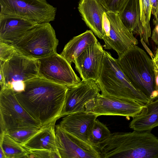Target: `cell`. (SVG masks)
<instances>
[{
    "label": "cell",
    "instance_id": "1",
    "mask_svg": "<svg viewBox=\"0 0 158 158\" xmlns=\"http://www.w3.org/2000/svg\"><path fill=\"white\" fill-rule=\"evenodd\" d=\"M24 82V90L15 95L33 118L42 127L62 117L68 87L39 76Z\"/></svg>",
    "mask_w": 158,
    "mask_h": 158
},
{
    "label": "cell",
    "instance_id": "2",
    "mask_svg": "<svg viewBox=\"0 0 158 158\" xmlns=\"http://www.w3.org/2000/svg\"><path fill=\"white\" fill-rule=\"evenodd\" d=\"M95 147L100 158H158V138L150 131L114 132Z\"/></svg>",
    "mask_w": 158,
    "mask_h": 158
},
{
    "label": "cell",
    "instance_id": "3",
    "mask_svg": "<svg viewBox=\"0 0 158 158\" xmlns=\"http://www.w3.org/2000/svg\"><path fill=\"white\" fill-rule=\"evenodd\" d=\"M117 60L121 70L135 88L151 102L157 98L153 60L143 50L135 46Z\"/></svg>",
    "mask_w": 158,
    "mask_h": 158
},
{
    "label": "cell",
    "instance_id": "4",
    "mask_svg": "<svg viewBox=\"0 0 158 158\" xmlns=\"http://www.w3.org/2000/svg\"><path fill=\"white\" fill-rule=\"evenodd\" d=\"M97 81L102 94L129 99L143 104L151 102L133 86L120 68L117 59L108 52L105 51Z\"/></svg>",
    "mask_w": 158,
    "mask_h": 158
},
{
    "label": "cell",
    "instance_id": "5",
    "mask_svg": "<svg viewBox=\"0 0 158 158\" xmlns=\"http://www.w3.org/2000/svg\"><path fill=\"white\" fill-rule=\"evenodd\" d=\"M58 44L55 31L48 23L37 24L13 45L22 54L38 59L57 53Z\"/></svg>",
    "mask_w": 158,
    "mask_h": 158
},
{
    "label": "cell",
    "instance_id": "6",
    "mask_svg": "<svg viewBox=\"0 0 158 158\" xmlns=\"http://www.w3.org/2000/svg\"><path fill=\"white\" fill-rule=\"evenodd\" d=\"M0 134L27 127H41L18 101L14 90L4 86L0 91Z\"/></svg>",
    "mask_w": 158,
    "mask_h": 158
},
{
    "label": "cell",
    "instance_id": "7",
    "mask_svg": "<svg viewBox=\"0 0 158 158\" xmlns=\"http://www.w3.org/2000/svg\"><path fill=\"white\" fill-rule=\"evenodd\" d=\"M0 14L20 17L38 24L54 20L56 8L45 0H0Z\"/></svg>",
    "mask_w": 158,
    "mask_h": 158
},
{
    "label": "cell",
    "instance_id": "8",
    "mask_svg": "<svg viewBox=\"0 0 158 158\" xmlns=\"http://www.w3.org/2000/svg\"><path fill=\"white\" fill-rule=\"evenodd\" d=\"M144 104L135 101L100 94L85 105L86 112L98 115L132 118L139 113Z\"/></svg>",
    "mask_w": 158,
    "mask_h": 158
},
{
    "label": "cell",
    "instance_id": "9",
    "mask_svg": "<svg viewBox=\"0 0 158 158\" xmlns=\"http://www.w3.org/2000/svg\"><path fill=\"white\" fill-rule=\"evenodd\" d=\"M38 60L39 77L68 87L81 81L71 64L60 54L57 53Z\"/></svg>",
    "mask_w": 158,
    "mask_h": 158
},
{
    "label": "cell",
    "instance_id": "10",
    "mask_svg": "<svg viewBox=\"0 0 158 158\" xmlns=\"http://www.w3.org/2000/svg\"><path fill=\"white\" fill-rule=\"evenodd\" d=\"M38 59L26 56L17 50L12 56L5 62L0 61L5 86L10 87L14 83L23 82L39 76Z\"/></svg>",
    "mask_w": 158,
    "mask_h": 158
},
{
    "label": "cell",
    "instance_id": "11",
    "mask_svg": "<svg viewBox=\"0 0 158 158\" xmlns=\"http://www.w3.org/2000/svg\"><path fill=\"white\" fill-rule=\"evenodd\" d=\"M106 13L110 26L102 37L104 47L105 49L115 51L119 57L136 46L138 41L123 23L118 13L106 11Z\"/></svg>",
    "mask_w": 158,
    "mask_h": 158
},
{
    "label": "cell",
    "instance_id": "12",
    "mask_svg": "<svg viewBox=\"0 0 158 158\" xmlns=\"http://www.w3.org/2000/svg\"><path fill=\"white\" fill-rule=\"evenodd\" d=\"M68 87L62 117L75 113L85 112L86 104L96 98L101 92L98 81L92 79L82 80Z\"/></svg>",
    "mask_w": 158,
    "mask_h": 158
},
{
    "label": "cell",
    "instance_id": "13",
    "mask_svg": "<svg viewBox=\"0 0 158 158\" xmlns=\"http://www.w3.org/2000/svg\"><path fill=\"white\" fill-rule=\"evenodd\" d=\"M56 142L61 158H100L95 147L55 126Z\"/></svg>",
    "mask_w": 158,
    "mask_h": 158
},
{
    "label": "cell",
    "instance_id": "14",
    "mask_svg": "<svg viewBox=\"0 0 158 158\" xmlns=\"http://www.w3.org/2000/svg\"><path fill=\"white\" fill-rule=\"evenodd\" d=\"M105 51L98 41L87 47L75 59V68L82 80L98 81Z\"/></svg>",
    "mask_w": 158,
    "mask_h": 158
},
{
    "label": "cell",
    "instance_id": "15",
    "mask_svg": "<svg viewBox=\"0 0 158 158\" xmlns=\"http://www.w3.org/2000/svg\"><path fill=\"white\" fill-rule=\"evenodd\" d=\"M37 24L20 17L0 14V40L13 45Z\"/></svg>",
    "mask_w": 158,
    "mask_h": 158
},
{
    "label": "cell",
    "instance_id": "16",
    "mask_svg": "<svg viewBox=\"0 0 158 158\" xmlns=\"http://www.w3.org/2000/svg\"><path fill=\"white\" fill-rule=\"evenodd\" d=\"M98 116L97 114L86 112L73 113L66 115L58 125L66 132L90 143L89 131Z\"/></svg>",
    "mask_w": 158,
    "mask_h": 158
},
{
    "label": "cell",
    "instance_id": "17",
    "mask_svg": "<svg viewBox=\"0 0 158 158\" xmlns=\"http://www.w3.org/2000/svg\"><path fill=\"white\" fill-rule=\"evenodd\" d=\"M78 9L82 19L99 39L104 35L103 16L107 11L99 0H81Z\"/></svg>",
    "mask_w": 158,
    "mask_h": 158
},
{
    "label": "cell",
    "instance_id": "18",
    "mask_svg": "<svg viewBox=\"0 0 158 158\" xmlns=\"http://www.w3.org/2000/svg\"><path fill=\"white\" fill-rule=\"evenodd\" d=\"M56 121H54L42 126L26 142L22 144V146L27 150L44 149L51 151H58L55 128Z\"/></svg>",
    "mask_w": 158,
    "mask_h": 158
},
{
    "label": "cell",
    "instance_id": "19",
    "mask_svg": "<svg viewBox=\"0 0 158 158\" xmlns=\"http://www.w3.org/2000/svg\"><path fill=\"white\" fill-rule=\"evenodd\" d=\"M129 126L134 131H150L158 126V98L144 104L140 112L132 117Z\"/></svg>",
    "mask_w": 158,
    "mask_h": 158
},
{
    "label": "cell",
    "instance_id": "20",
    "mask_svg": "<svg viewBox=\"0 0 158 158\" xmlns=\"http://www.w3.org/2000/svg\"><path fill=\"white\" fill-rule=\"evenodd\" d=\"M98 41L93 31L87 30L70 40L60 55L71 64L87 47Z\"/></svg>",
    "mask_w": 158,
    "mask_h": 158
},
{
    "label": "cell",
    "instance_id": "21",
    "mask_svg": "<svg viewBox=\"0 0 158 158\" xmlns=\"http://www.w3.org/2000/svg\"><path fill=\"white\" fill-rule=\"evenodd\" d=\"M125 26L133 34L143 37V30L140 21L139 0H128L118 13Z\"/></svg>",
    "mask_w": 158,
    "mask_h": 158
},
{
    "label": "cell",
    "instance_id": "22",
    "mask_svg": "<svg viewBox=\"0 0 158 158\" xmlns=\"http://www.w3.org/2000/svg\"><path fill=\"white\" fill-rule=\"evenodd\" d=\"M0 147L6 158H27V149L7 133L0 134Z\"/></svg>",
    "mask_w": 158,
    "mask_h": 158
},
{
    "label": "cell",
    "instance_id": "23",
    "mask_svg": "<svg viewBox=\"0 0 158 158\" xmlns=\"http://www.w3.org/2000/svg\"><path fill=\"white\" fill-rule=\"evenodd\" d=\"M111 134L107 126L96 119L89 131V139L91 144L96 145L106 140Z\"/></svg>",
    "mask_w": 158,
    "mask_h": 158
},
{
    "label": "cell",
    "instance_id": "24",
    "mask_svg": "<svg viewBox=\"0 0 158 158\" xmlns=\"http://www.w3.org/2000/svg\"><path fill=\"white\" fill-rule=\"evenodd\" d=\"M41 127H27L20 128L9 131L6 133L22 145L37 133Z\"/></svg>",
    "mask_w": 158,
    "mask_h": 158
},
{
    "label": "cell",
    "instance_id": "25",
    "mask_svg": "<svg viewBox=\"0 0 158 158\" xmlns=\"http://www.w3.org/2000/svg\"><path fill=\"white\" fill-rule=\"evenodd\" d=\"M140 21L144 32L150 33L151 31L150 21L152 14L150 0H139Z\"/></svg>",
    "mask_w": 158,
    "mask_h": 158
},
{
    "label": "cell",
    "instance_id": "26",
    "mask_svg": "<svg viewBox=\"0 0 158 158\" xmlns=\"http://www.w3.org/2000/svg\"><path fill=\"white\" fill-rule=\"evenodd\" d=\"M27 150L28 152L27 158H61L58 151H51L44 149Z\"/></svg>",
    "mask_w": 158,
    "mask_h": 158
},
{
    "label": "cell",
    "instance_id": "27",
    "mask_svg": "<svg viewBox=\"0 0 158 158\" xmlns=\"http://www.w3.org/2000/svg\"><path fill=\"white\" fill-rule=\"evenodd\" d=\"M107 11L118 13L128 0H99Z\"/></svg>",
    "mask_w": 158,
    "mask_h": 158
},
{
    "label": "cell",
    "instance_id": "28",
    "mask_svg": "<svg viewBox=\"0 0 158 158\" xmlns=\"http://www.w3.org/2000/svg\"><path fill=\"white\" fill-rule=\"evenodd\" d=\"M16 50L13 44L0 40V61L5 62L8 60Z\"/></svg>",
    "mask_w": 158,
    "mask_h": 158
},
{
    "label": "cell",
    "instance_id": "29",
    "mask_svg": "<svg viewBox=\"0 0 158 158\" xmlns=\"http://www.w3.org/2000/svg\"><path fill=\"white\" fill-rule=\"evenodd\" d=\"M152 14L155 16L158 10V0H150Z\"/></svg>",
    "mask_w": 158,
    "mask_h": 158
},
{
    "label": "cell",
    "instance_id": "30",
    "mask_svg": "<svg viewBox=\"0 0 158 158\" xmlns=\"http://www.w3.org/2000/svg\"><path fill=\"white\" fill-rule=\"evenodd\" d=\"M155 74V86L158 98V69L154 66Z\"/></svg>",
    "mask_w": 158,
    "mask_h": 158
},
{
    "label": "cell",
    "instance_id": "31",
    "mask_svg": "<svg viewBox=\"0 0 158 158\" xmlns=\"http://www.w3.org/2000/svg\"><path fill=\"white\" fill-rule=\"evenodd\" d=\"M140 39V41L142 45L144 47L145 49L146 50V51L150 56L152 59L153 60L155 58L154 55L153 54L152 52L151 51L148 46L143 41V39L142 38Z\"/></svg>",
    "mask_w": 158,
    "mask_h": 158
},
{
    "label": "cell",
    "instance_id": "32",
    "mask_svg": "<svg viewBox=\"0 0 158 158\" xmlns=\"http://www.w3.org/2000/svg\"><path fill=\"white\" fill-rule=\"evenodd\" d=\"M0 85L1 88L5 86V79L2 68L0 67Z\"/></svg>",
    "mask_w": 158,
    "mask_h": 158
},
{
    "label": "cell",
    "instance_id": "33",
    "mask_svg": "<svg viewBox=\"0 0 158 158\" xmlns=\"http://www.w3.org/2000/svg\"><path fill=\"white\" fill-rule=\"evenodd\" d=\"M154 56L155 58L152 60L154 66L158 69V48L156 50Z\"/></svg>",
    "mask_w": 158,
    "mask_h": 158
},
{
    "label": "cell",
    "instance_id": "34",
    "mask_svg": "<svg viewBox=\"0 0 158 158\" xmlns=\"http://www.w3.org/2000/svg\"><path fill=\"white\" fill-rule=\"evenodd\" d=\"M153 23L155 26L158 24V10L156 15L154 16Z\"/></svg>",
    "mask_w": 158,
    "mask_h": 158
},
{
    "label": "cell",
    "instance_id": "35",
    "mask_svg": "<svg viewBox=\"0 0 158 158\" xmlns=\"http://www.w3.org/2000/svg\"><path fill=\"white\" fill-rule=\"evenodd\" d=\"M0 158H6L4 152L1 147H0Z\"/></svg>",
    "mask_w": 158,
    "mask_h": 158
}]
</instances>
